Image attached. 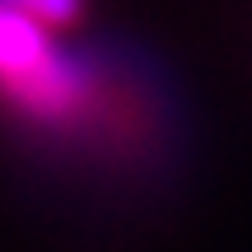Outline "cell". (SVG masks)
Instances as JSON below:
<instances>
[{"mask_svg":"<svg viewBox=\"0 0 252 252\" xmlns=\"http://www.w3.org/2000/svg\"><path fill=\"white\" fill-rule=\"evenodd\" d=\"M52 33V24L0 5V98L28 122L75 126L94 108V80Z\"/></svg>","mask_w":252,"mask_h":252,"instance_id":"1","label":"cell"},{"mask_svg":"<svg viewBox=\"0 0 252 252\" xmlns=\"http://www.w3.org/2000/svg\"><path fill=\"white\" fill-rule=\"evenodd\" d=\"M0 5H14V9H24V14L42 19L52 28H65L80 19V0H0Z\"/></svg>","mask_w":252,"mask_h":252,"instance_id":"2","label":"cell"}]
</instances>
